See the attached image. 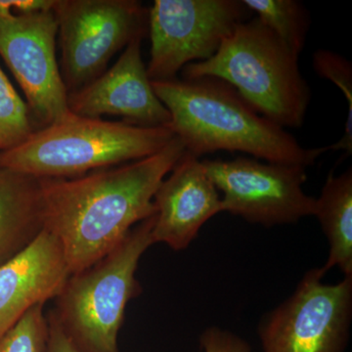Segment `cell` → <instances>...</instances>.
<instances>
[{"mask_svg": "<svg viewBox=\"0 0 352 352\" xmlns=\"http://www.w3.org/2000/svg\"><path fill=\"white\" fill-rule=\"evenodd\" d=\"M173 138L151 156L74 178H41L43 229L62 245L71 274L100 261L156 214L154 196L183 155Z\"/></svg>", "mask_w": 352, "mask_h": 352, "instance_id": "obj_1", "label": "cell"}, {"mask_svg": "<svg viewBox=\"0 0 352 352\" xmlns=\"http://www.w3.org/2000/svg\"><path fill=\"white\" fill-rule=\"evenodd\" d=\"M170 115L168 124L187 152L200 157L241 152L266 163L312 166L327 148H303L286 129L252 109L219 78H173L152 82Z\"/></svg>", "mask_w": 352, "mask_h": 352, "instance_id": "obj_2", "label": "cell"}, {"mask_svg": "<svg viewBox=\"0 0 352 352\" xmlns=\"http://www.w3.org/2000/svg\"><path fill=\"white\" fill-rule=\"evenodd\" d=\"M173 138L168 126H139L71 113L0 152V166L36 179L74 178L151 156Z\"/></svg>", "mask_w": 352, "mask_h": 352, "instance_id": "obj_3", "label": "cell"}, {"mask_svg": "<svg viewBox=\"0 0 352 352\" xmlns=\"http://www.w3.org/2000/svg\"><path fill=\"white\" fill-rule=\"evenodd\" d=\"M298 57L256 18L241 23L214 56L187 65L183 78H219L252 109L283 127H300L310 102V88Z\"/></svg>", "mask_w": 352, "mask_h": 352, "instance_id": "obj_4", "label": "cell"}, {"mask_svg": "<svg viewBox=\"0 0 352 352\" xmlns=\"http://www.w3.org/2000/svg\"><path fill=\"white\" fill-rule=\"evenodd\" d=\"M155 214L140 222L112 252L69 276L53 314L80 352H120L124 312L142 287L136 279L139 261L153 244Z\"/></svg>", "mask_w": 352, "mask_h": 352, "instance_id": "obj_5", "label": "cell"}, {"mask_svg": "<svg viewBox=\"0 0 352 352\" xmlns=\"http://www.w3.org/2000/svg\"><path fill=\"white\" fill-rule=\"evenodd\" d=\"M52 11L69 94L102 75L111 58L148 29L149 11L135 0H55Z\"/></svg>", "mask_w": 352, "mask_h": 352, "instance_id": "obj_6", "label": "cell"}, {"mask_svg": "<svg viewBox=\"0 0 352 352\" xmlns=\"http://www.w3.org/2000/svg\"><path fill=\"white\" fill-rule=\"evenodd\" d=\"M308 270L294 293L258 326L263 352H346L352 321V277L326 284Z\"/></svg>", "mask_w": 352, "mask_h": 352, "instance_id": "obj_7", "label": "cell"}, {"mask_svg": "<svg viewBox=\"0 0 352 352\" xmlns=\"http://www.w3.org/2000/svg\"><path fill=\"white\" fill-rule=\"evenodd\" d=\"M251 11L239 0H156L148 15L151 82L176 78L187 65L207 61Z\"/></svg>", "mask_w": 352, "mask_h": 352, "instance_id": "obj_8", "label": "cell"}, {"mask_svg": "<svg viewBox=\"0 0 352 352\" xmlns=\"http://www.w3.org/2000/svg\"><path fill=\"white\" fill-rule=\"evenodd\" d=\"M201 162L222 193L223 212L265 227L314 217L315 198L303 190L307 168L245 157Z\"/></svg>", "mask_w": 352, "mask_h": 352, "instance_id": "obj_9", "label": "cell"}, {"mask_svg": "<svg viewBox=\"0 0 352 352\" xmlns=\"http://www.w3.org/2000/svg\"><path fill=\"white\" fill-rule=\"evenodd\" d=\"M58 25L51 10L0 18V55L27 97L41 129L71 115L56 59Z\"/></svg>", "mask_w": 352, "mask_h": 352, "instance_id": "obj_10", "label": "cell"}, {"mask_svg": "<svg viewBox=\"0 0 352 352\" xmlns=\"http://www.w3.org/2000/svg\"><path fill=\"white\" fill-rule=\"evenodd\" d=\"M142 38L133 39L112 68L69 94L72 113L89 119L119 116L127 124L139 126L170 124V112L155 94L142 60Z\"/></svg>", "mask_w": 352, "mask_h": 352, "instance_id": "obj_11", "label": "cell"}, {"mask_svg": "<svg viewBox=\"0 0 352 352\" xmlns=\"http://www.w3.org/2000/svg\"><path fill=\"white\" fill-rule=\"evenodd\" d=\"M154 206L153 244L161 243L175 252L186 250L206 222L223 212L219 190L203 162L187 151L160 185Z\"/></svg>", "mask_w": 352, "mask_h": 352, "instance_id": "obj_12", "label": "cell"}, {"mask_svg": "<svg viewBox=\"0 0 352 352\" xmlns=\"http://www.w3.org/2000/svg\"><path fill=\"white\" fill-rule=\"evenodd\" d=\"M59 241L43 229L0 265V339L29 310L56 298L71 276Z\"/></svg>", "mask_w": 352, "mask_h": 352, "instance_id": "obj_13", "label": "cell"}, {"mask_svg": "<svg viewBox=\"0 0 352 352\" xmlns=\"http://www.w3.org/2000/svg\"><path fill=\"white\" fill-rule=\"evenodd\" d=\"M43 229L38 179L0 166V265Z\"/></svg>", "mask_w": 352, "mask_h": 352, "instance_id": "obj_14", "label": "cell"}, {"mask_svg": "<svg viewBox=\"0 0 352 352\" xmlns=\"http://www.w3.org/2000/svg\"><path fill=\"white\" fill-rule=\"evenodd\" d=\"M314 217L329 243V256L322 266L326 273L338 268L352 277V170L328 175L320 196L315 198Z\"/></svg>", "mask_w": 352, "mask_h": 352, "instance_id": "obj_15", "label": "cell"}, {"mask_svg": "<svg viewBox=\"0 0 352 352\" xmlns=\"http://www.w3.org/2000/svg\"><path fill=\"white\" fill-rule=\"evenodd\" d=\"M256 19L300 57L309 31V13L296 0H243Z\"/></svg>", "mask_w": 352, "mask_h": 352, "instance_id": "obj_16", "label": "cell"}, {"mask_svg": "<svg viewBox=\"0 0 352 352\" xmlns=\"http://www.w3.org/2000/svg\"><path fill=\"white\" fill-rule=\"evenodd\" d=\"M34 131L29 107L0 69V152L24 142Z\"/></svg>", "mask_w": 352, "mask_h": 352, "instance_id": "obj_17", "label": "cell"}, {"mask_svg": "<svg viewBox=\"0 0 352 352\" xmlns=\"http://www.w3.org/2000/svg\"><path fill=\"white\" fill-rule=\"evenodd\" d=\"M314 68L317 75L330 80L342 90L349 105V115L344 136L335 144L327 146L328 151L352 153V65L349 60L329 50H317L314 55Z\"/></svg>", "mask_w": 352, "mask_h": 352, "instance_id": "obj_18", "label": "cell"}, {"mask_svg": "<svg viewBox=\"0 0 352 352\" xmlns=\"http://www.w3.org/2000/svg\"><path fill=\"white\" fill-rule=\"evenodd\" d=\"M43 307H32L0 339V352H46L48 322Z\"/></svg>", "mask_w": 352, "mask_h": 352, "instance_id": "obj_19", "label": "cell"}, {"mask_svg": "<svg viewBox=\"0 0 352 352\" xmlns=\"http://www.w3.org/2000/svg\"><path fill=\"white\" fill-rule=\"evenodd\" d=\"M203 352H252L249 342L230 331L212 326L201 333Z\"/></svg>", "mask_w": 352, "mask_h": 352, "instance_id": "obj_20", "label": "cell"}, {"mask_svg": "<svg viewBox=\"0 0 352 352\" xmlns=\"http://www.w3.org/2000/svg\"><path fill=\"white\" fill-rule=\"evenodd\" d=\"M55 0H0V18L32 11L51 10Z\"/></svg>", "mask_w": 352, "mask_h": 352, "instance_id": "obj_21", "label": "cell"}, {"mask_svg": "<svg viewBox=\"0 0 352 352\" xmlns=\"http://www.w3.org/2000/svg\"><path fill=\"white\" fill-rule=\"evenodd\" d=\"M48 339L46 352H80L72 344L52 311L47 317Z\"/></svg>", "mask_w": 352, "mask_h": 352, "instance_id": "obj_22", "label": "cell"}]
</instances>
